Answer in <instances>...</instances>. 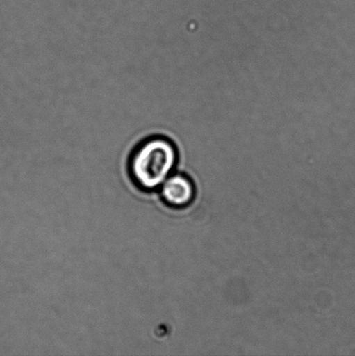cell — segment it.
<instances>
[{
	"label": "cell",
	"mask_w": 355,
	"mask_h": 356,
	"mask_svg": "<svg viewBox=\"0 0 355 356\" xmlns=\"http://www.w3.org/2000/svg\"><path fill=\"white\" fill-rule=\"evenodd\" d=\"M179 161L173 140L156 135L142 140L131 153L129 172L138 188L152 191L161 187Z\"/></svg>",
	"instance_id": "1"
},
{
	"label": "cell",
	"mask_w": 355,
	"mask_h": 356,
	"mask_svg": "<svg viewBox=\"0 0 355 356\" xmlns=\"http://www.w3.org/2000/svg\"><path fill=\"white\" fill-rule=\"evenodd\" d=\"M159 188H161L163 201L172 207H186L195 197L192 181L189 177L181 174L170 175Z\"/></svg>",
	"instance_id": "2"
}]
</instances>
